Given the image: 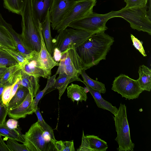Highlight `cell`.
Masks as SVG:
<instances>
[{"mask_svg":"<svg viewBox=\"0 0 151 151\" xmlns=\"http://www.w3.org/2000/svg\"><path fill=\"white\" fill-rule=\"evenodd\" d=\"M114 42L113 37L104 32L93 34L76 48L85 70L105 60Z\"/></svg>","mask_w":151,"mask_h":151,"instance_id":"1","label":"cell"},{"mask_svg":"<svg viewBox=\"0 0 151 151\" xmlns=\"http://www.w3.org/2000/svg\"><path fill=\"white\" fill-rule=\"evenodd\" d=\"M20 15L22 19L21 35L23 42L30 50L40 52L41 40L39 25L33 17L31 0H26Z\"/></svg>","mask_w":151,"mask_h":151,"instance_id":"2","label":"cell"},{"mask_svg":"<svg viewBox=\"0 0 151 151\" xmlns=\"http://www.w3.org/2000/svg\"><path fill=\"white\" fill-rule=\"evenodd\" d=\"M23 143L29 151H56L55 145L56 141L42 128L38 122L32 124L24 134Z\"/></svg>","mask_w":151,"mask_h":151,"instance_id":"3","label":"cell"},{"mask_svg":"<svg viewBox=\"0 0 151 151\" xmlns=\"http://www.w3.org/2000/svg\"><path fill=\"white\" fill-rule=\"evenodd\" d=\"M146 5L143 7L125 8L115 11V17L123 18L129 22L131 27L138 31H142L151 35V17Z\"/></svg>","mask_w":151,"mask_h":151,"instance_id":"4","label":"cell"},{"mask_svg":"<svg viewBox=\"0 0 151 151\" xmlns=\"http://www.w3.org/2000/svg\"><path fill=\"white\" fill-rule=\"evenodd\" d=\"M117 137L115 139L118 145L119 151H133L134 144L131 140L128 121L127 108L124 104H120L118 111L114 115Z\"/></svg>","mask_w":151,"mask_h":151,"instance_id":"5","label":"cell"},{"mask_svg":"<svg viewBox=\"0 0 151 151\" xmlns=\"http://www.w3.org/2000/svg\"><path fill=\"white\" fill-rule=\"evenodd\" d=\"M115 11H112L104 14L93 12L86 17L70 23L68 27L74 29H81L93 34L105 32L108 28L107 21L115 17Z\"/></svg>","mask_w":151,"mask_h":151,"instance_id":"6","label":"cell"},{"mask_svg":"<svg viewBox=\"0 0 151 151\" xmlns=\"http://www.w3.org/2000/svg\"><path fill=\"white\" fill-rule=\"evenodd\" d=\"M58 67L56 72L58 74L65 73L68 76L76 79L77 81L83 82L79 77L83 65L81 59L73 45L61 52Z\"/></svg>","mask_w":151,"mask_h":151,"instance_id":"7","label":"cell"},{"mask_svg":"<svg viewBox=\"0 0 151 151\" xmlns=\"http://www.w3.org/2000/svg\"><path fill=\"white\" fill-rule=\"evenodd\" d=\"M52 40L53 50L56 48L61 52L73 45L76 48L82 45L92 35L83 30L66 28L62 30Z\"/></svg>","mask_w":151,"mask_h":151,"instance_id":"8","label":"cell"},{"mask_svg":"<svg viewBox=\"0 0 151 151\" xmlns=\"http://www.w3.org/2000/svg\"><path fill=\"white\" fill-rule=\"evenodd\" d=\"M96 0H78L55 28L59 33L67 28L71 22L83 18L93 12Z\"/></svg>","mask_w":151,"mask_h":151,"instance_id":"9","label":"cell"},{"mask_svg":"<svg viewBox=\"0 0 151 151\" xmlns=\"http://www.w3.org/2000/svg\"><path fill=\"white\" fill-rule=\"evenodd\" d=\"M112 85V90L121 94L122 97L129 100L138 98L144 91L140 87L137 80L131 78L123 74L115 77Z\"/></svg>","mask_w":151,"mask_h":151,"instance_id":"10","label":"cell"},{"mask_svg":"<svg viewBox=\"0 0 151 151\" xmlns=\"http://www.w3.org/2000/svg\"><path fill=\"white\" fill-rule=\"evenodd\" d=\"M76 0H53L49 10L50 25L54 30L76 3Z\"/></svg>","mask_w":151,"mask_h":151,"instance_id":"11","label":"cell"},{"mask_svg":"<svg viewBox=\"0 0 151 151\" xmlns=\"http://www.w3.org/2000/svg\"><path fill=\"white\" fill-rule=\"evenodd\" d=\"M38 53L34 51L27 56L25 60L21 65L22 70L29 75L48 78L50 77L41 68L38 61Z\"/></svg>","mask_w":151,"mask_h":151,"instance_id":"12","label":"cell"},{"mask_svg":"<svg viewBox=\"0 0 151 151\" xmlns=\"http://www.w3.org/2000/svg\"><path fill=\"white\" fill-rule=\"evenodd\" d=\"M107 143L98 136L93 135H85L83 131L81 145L77 151H106Z\"/></svg>","mask_w":151,"mask_h":151,"instance_id":"13","label":"cell"},{"mask_svg":"<svg viewBox=\"0 0 151 151\" xmlns=\"http://www.w3.org/2000/svg\"><path fill=\"white\" fill-rule=\"evenodd\" d=\"M39 29L41 37V45L40 50L39 52L37 60L41 68L47 73L49 77H50L51 74L52 69L55 66H58L59 63L53 60L51 54L47 50L39 24Z\"/></svg>","mask_w":151,"mask_h":151,"instance_id":"14","label":"cell"},{"mask_svg":"<svg viewBox=\"0 0 151 151\" xmlns=\"http://www.w3.org/2000/svg\"><path fill=\"white\" fill-rule=\"evenodd\" d=\"M53 0H31L33 15L37 24L45 20Z\"/></svg>","mask_w":151,"mask_h":151,"instance_id":"15","label":"cell"},{"mask_svg":"<svg viewBox=\"0 0 151 151\" xmlns=\"http://www.w3.org/2000/svg\"><path fill=\"white\" fill-rule=\"evenodd\" d=\"M33 98L29 93L20 104L15 108L8 111V115L9 117L17 120L24 118L27 115L34 113L32 108Z\"/></svg>","mask_w":151,"mask_h":151,"instance_id":"16","label":"cell"},{"mask_svg":"<svg viewBox=\"0 0 151 151\" xmlns=\"http://www.w3.org/2000/svg\"><path fill=\"white\" fill-rule=\"evenodd\" d=\"M0 24L4 26L10 33L15 42L17 50L26 56L32 52L29 50L24 45L21 34L16 32L13 28L12 25L4 19L0 13Z\"/></svg>","mask_w":151,"mask_h":151,"instance_id":"17","label":"cell"},{"mask_svg":"<svg viewBox=\"0 0 151 151\" xmlns=\"http://www.w3.org/2000/svg\"><path fill=\"white\" fill-rule=\"evenodd\" d=\"M83 83L88 89L99 108L108 110L114 115L116 114L118 109L115 106H113L111 103L103 99L100 92L93 89L83 81Z\"/></svg>","mask_w":151,"mask_h":151,"instance_id":"18","label":"cell"},{"mask_svg":"<svg viewBox=\"0 0 151 151\" xmlns=\"http://www.w3.org/2000/svg\"><path fill=\"white\" fill-rule=\"evenodd\" d=\"M67 88V96L73 102L76 101L78 103L79 101H86L88 98L87 93L89 92L86 87L84 88L72 83Z\"/></svg>","mask_w":151,"mask_h":151,"instance_id":"19","label":"cell"},{"mask_svg":"<svg viewBox=\"0 0 151 151\" xmlns=\"http://www.w3.org/2000/svg\"><path fill=\"white\" fill-rule=\"evenodd\" d=\"M59 74L58 77L56 79L54 85L48 88L44 94L55 89H58L59 91V99L60 100L68 84L72 82L77 80L75 78L68 76L65 73H61Z\"/></svg>","mask_w":151,"mask_h":151,"instance_id":"20","label":"cell"},{"mask_svg":"<svg viewBox=\"0 0 151 151\" xmlns=\"http://www.w3.org/2000/svg\"><path fill=\"white\" fill-rule=\"evenodd\" d=\"M21 84L27 88L32 97H35L39 89V77L29 75L22 71Z\"/></svg>","mask_w":151,"mask_h":151,"instance_id":"21","label":"cell"},{"mask_svg":"<svg viewBox=\"0 0 151 151\" xmlns=\"http://www.w3.org/2000/svg\"><path fill=\"white\" fill-rule=\"evenodd\" d=\"M22 71L21 66L19 64L9 67L0 79V82L6 86L13 85L21 76Z\"/></svg>","mask_w":151,"mask_h":151,"instance_id":"22","label":"cell"},{"mask_svg":"<svg viewBox=\"0 0 151 151\" xmlns=\"http://www.w3.org/2000/svg\"><path fill=\"white\" fill-rule=\"evenodd\" d=\"M39 23L46 48L49 52L51 54L53 52V38L51 33L49 11L45 21L41 23Z\"/></svg>","mask_w":151,"mask_h":151,"instance_id":"23","label":"cell"},{"mask_svg":"<svg viewBox=\"0 0 151 151\" xmlns=\"http://www.w3.org/2000/svg\"><path fill=\"white\" fill-rule=\"evenodd\" d=\"M138 73L139 78L137 80L141 88L150 91L151 89V69L143 65L139 66Z\"/></svg>","mask_w":151,"mask_h":151,"instance_id":"24","label":"cell"},{"mask_svg":"<svg viewBox=\"0 0 151 151\" xmlns=\"http://www.w3.org/2000/svg\"><path fill=\"white\" fill-rule=\"evenodd\" d=\"M29 93V91L27 88L20 84L16 92L6 105L8 111L15 108L20 104Z\"/></svg>","mask_w":151,"mask_h":151,"instance_id":"25","label":"cell"},{"mask_svg":"<svg viewBox=\"0 0 151 151\" xmlns=\"http://www.w3.org/2000/svg\"><path fill=\"white\" fill-rule=\"evenodd\" d=\"M0 47L16 50L15 42L7 29L0 24Z\"/></svg>","mask_w":151,"mask_h":151,"instance_id":"26","label":"cell"},{"mask_svg":"<svg viewBox=\"0 0 151 151\" xmlns=\"http://www.w3.org/2000/svg\"><path fill=\"white\" fill-rule=\"evenodd\" d=\"M0 135L23 143L24 142V139L20 133L16 129H11L8 127L5 122L0 124Z\"/></svg>","mask_w":151,"mask_h":151,"instance_id":"27","label":"cell"},{"mask_svg":"<svg viewBox=\"0 0 151 151\" xmlns=\"http://www.w3.org/2000/svg\"><path fill=\"white\" fill-rule=\"evenodd\" d=\"M26 0H4V6L9 12L21 14Z\"/></svg>","mask_w":151,"mask_h":151,"instance_id":"28","label":"cell"},{"mask_svg":"<svg viewBox=\"0 0 151 151\" xmlns=\"http://www.w3.org/2000/svg\"><path fill=\"white\" fill-rule=\"evenodd\" d=\"M85 70L84 69H83L80 73L83 81L94 89L99 91L101 93H105L106 90L104 84L91 78L86 73Z\"/></svg>","mask_w":151,"mask_h":151,"instance_id":"29","label":"cell"},{"mask_svg":"<svg viewBox=\"0 0 151 151\" xmlns=\"http://www.w3.org/2000/svg\"><path fill=\"white\" fill-rule=\"evenodd\" d=\"M57 74H58L56 72L54 75L48 78L47 83L45 88L43 90L38 92L36 95L35 98L33 99L32 104V108L34 112L38 106L37 105L39 101L46 91L48 88L54 85L56 80L55 77Z\"/></svg>","mask_w":151,"mask_h":151,"instance_id":"30","label":"cell"},{"mask_svg":"<svg viewBox=\"0 0 151 151\" xmlns=\"http://www.w3.org/2000/svg\"><path fill=\"white\" fill-rule=\"evenodd\" d=\"M17 64L19 63L14 58L0 47V67L8 68Z\"/></svg>","mask_w":151,"mask_h":151,"instance_id":"31","label":"cell"},{"mask_svg":"<svg viewBox=\"0 0 151 151\" xmlns=\"http://www.w3.org/2000/svg\"><path fill=\"white\" fill-rule=\"evenodd\" d=\"M34 113L36 114L37 116L38 119V121L37 122L43 129L50 135L52 139L54 141H56V140L55 137L53 130L45 122L43 119L38 106Z\"/></svg>","mask_w":151,"mask_h":151,"instance_id":"32","label":"cell"},{"mask_svg":"<svg viewBox=\"0 0 151 151\" xmlns=\"http://www.w3.org/2000/svg\"><path fill=\"white\" fill-rule=\"evenodd\" d=\"M56 150L58 151H75L73 141H65L61 140L55 142Z\"/></svg>","mask_w":151,"mask_h":151,"instance_id":"33","label":"cell"},{"mask_svg":"<svg viewBox=\"0 0 151 151\" xmlns=\"http://www.w3.org/2000/svg\"><path fill=\"white\" fill-rule=\"evenodd\" d=\"M6 144L11 151H29L24 144H20L13 139L8 138Z\"/></svg>","mask_w":151,"mask_h":151,"instance_id":"34","label":"cell"},{"mask_svg":"<svg viewBox=\"0 0 151 151\" xmlns=\"http://www.w3.org/2000/svg\"><path fill=\"white\" fill-rule=\"evenodd\" d=\"M14 58L21 66L25 60L27 56L23 55L17 50L1 48Z\"/></svg>","mask_w":151,"mask_h":151,"instance_id":"35","label":"cell"},{"mask_svg":"<svg viewBox=\"0 0 151 151\" xmlns=\"http://www.w3.org/2000/svg\"><path fill=\"white\" fill-rule=\"evenodd\" d=\"M126 3L125 8L143 7L147 5L148 0H124Z\"/></svg>","mask_w":151,"mask_h":151,"instance_id":"36","label":"cell"},{"mask_svg":"<svg viewBox=\"0 0 151 151\" xmlns=\"http://www.w3.org/2000/svg\"><path fill=\"white\" fill-rule=\"evenodd\" d=\"M13 84L6 86L5 88L1 97V101L6 106L11 99V93Z\"/></svg>","mask_w":151,"mask_h":151,"instance_id":"37","label":"cell"},{"mask_svg":"<svg viewBox=\"0 0 151 151\" xmlns=\"http://www.w3.org/2000/svg\"><path fill=\"white\" fill-rule=\"evenodd\" d=\"M130 36L134 46L144 57L146 56L147 55L145 53L142 42L135 37L132 34H131Z\"/></svg>","mask_w":151,"mask_h":151,"instance_id":"38","label":"cell"},{"mask_svg":"<svg viewBox=\"0 0 151 151\" xmlns=\"http://www.w3.org/2000/svg\"><path fill=\"white\" fill-rule=\"evenodd\" d=\"M8 112L6 106L0 100V124H3L5 122Z\"/></svg>","mask_w":151,"mask_h":151,"instance_id":"39","label":"cell"},{"mask_svg":"<svg viewBox=\"0 0 151 151\" xmlns=\"http://www.w3.org/2000/svg\"><path fill=\"white\" fill-rule=\"evenodd\" d=\"M8 127L11 129H16L18 126V121L14 119H8L6 123Z\"/></svg>","mask_w":151,"mask_h":151,"instance_id":"40","label":"cell"},{"mask_svg":"<svg viewBox=\"0 0 151 151\" xmlns=\"http://www.w3.org/2000/svg\"><path fill=\"white\" fill-rule=\"evenodd\" d=\"M53 52V56L52 58L55 61L58 62L60 59L61 52L57 48H55L54 49Z\"/></svg>","mask_w":151,"mask_h":151,"instance_id":"41","label":"cell"},{"mask_svg":"<svg viewBox=\"0 0 151 151\" xmlns=\"http://www.w3.org/2000/svg\"><path fill=\"white\" fill-rule=\"evenodd\" d=\"M0 151H11L7 144H6L0 135Z\"/></svg>","mask_w":151,"mask_h":151,"instance_id":"42","label":"cell"},{"mask_svg":"<svg viewBox=\"0 0 151 151\" xmlns=\"http://www.w3.org/2000/svg\"><path fill=\"white\" fill-rule=\"evenodd\" d=\"M8 68L5 67H0V79L3 76Z\"/></svg>","mask_w":151,"mask_h":151,"instance_id":"43","label":"cell"},{"mask_svg":"<svg viewBox=\"0 0 151 151\" xmlns=\"http://www.w3.org/2000/svg\"><path fill=\"white\" fill-rule=\"evenodd\" d=\"M6 86L0 82V100L1 101V97L3 91Z\"/></svg>","mask_w":151,"mask_h":151,"instance_id":"44","label":"cell"},{"mask_svg":"<svg viewBox=\"0 0 151 151\" xmlns=\"http://www.w3.org/2000/svg\"><path fill=\"white\" fill-rule=\"evenodd\" d=\"M149 1V6L148 7V8H149V10H148L149 14V15L150 16H151V0H148V2Z\"/></svg>","mask_w":151,"mask_h":151,"instance_id":"45","label":"cell"}]
</instances>
